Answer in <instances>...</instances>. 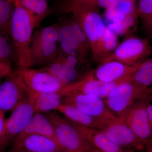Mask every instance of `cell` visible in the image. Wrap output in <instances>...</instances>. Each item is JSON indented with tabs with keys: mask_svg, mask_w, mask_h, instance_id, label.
Returning a JSON list of instances; mask_svg holds the SVG:
<instances>
[{
	"mask_svg": "<svg viewBox=\"0 0 152 152\" xmlns=\"http://www.w3.org/2000/svg\"><path fill=\"white\" fill-rule=\"evenodd\" d=\"M13 50L7 37L0 34V59L10 61Z\"/></svg>",
	"mask_w": 152,
	"mask_h": 152,
	"instance_id": "cell-30",
	"label": "cell"
},
{
	"mask_svg": "<svg viewBox=\"0 0 152 152\" xmlns=\"http://www.w3.org/2000/svg\"><path fill=\"white\" fill-rule=\"evenodd\" d=\"M59 26L58 41L61 50L85 63L90 53L91 45L78 22L72 16Z\"/></svg>",
	"mask_w": 152,
	"mask_h": 152,
	"instance_id": "cell-3",
	"label": "cell"
},
{
	"mask_svg": "<svg viewBox=\"0 0 152 152\" xmlns=\"http://www.w3.org/2000/svg\"><path fill=\"white\" fill-rule=\"evenodd\" d=\"M136 11L148 37L152 39V0H140Z\"/></svg>",
	"mask_w": 152,
	"mask_h": 152,
	"instance_id": "cell-27",
	"label": "cell"
},
{
	"mask_svg": "<svg viewBox=\"0 0 152 152\" xmlns=\"http://www.w3.org/2000/svg\"><path fill=\"white\" fill-rule=\"evenodd\" d=\"M5 113L0 110V152H3L9 144L5 136Z\"/></svg>",
	"mask_w": 152,
	"mask_h": 152,
	"instance_id": "cell-31",
	"label": "cell"
},
{
	"mask_svg": "<svg viewBox=\"0 0 152 152\" xmlns=\"http://www.w3.org/2000/svg\"><path fill=\"white\" fill-rule=\"evenodd\" d=\"M35 113L32 101L28 95L6 119V139L9 145L24 130Z\"/></svg>",
	"mask_w": 152,
	"mask_h": 152,
	"instance_id": "cell-11",
	"label": "cell"
},
{
	"mask_svg": "<svg viewBox=\"0 0 152 152\" xmlns=\"http://www.w3.org/2000/svg\"><path fill=\"white\" fill-rule=\"evenodd\" d=\"M145 107L150 121L152 124V104L150 103L148 98L145 100Z\"/></svg>",
	"mask_w": 152,
	"mask_h": 152,
	"instance_id": "cell-33",
	"label": "cell"
},
{
	"mask_svg": "<svg viewBox=\"0 0 152 152\" xmlns=\"http://www.w3.org/2000/svg\"><path fill=\"white\" fill-rule=\"evenodd\" d=\"M152 93V88L144 89L130 78L117 85L104 100L112 113L119 118L136 103L148 99Z\"/></svg>",
	"mask_w": 152,
	"mask_h": 152,
	"instance_id": "cell-5",
	"label": "cell"
},
{
	"mask_svg": "<svg viewBox=\"0 0 152 152\" xmlns=\"http://www.w3.org/2000/svg\"><path fill=\"white\" fill-rule=\"evenodd\" d=\"M13 72L10 61L0 59V79L7 77Z\"/></svg>",
	"mask_w": 152,
	"mask_h": 152,
	"instance_id": "cell-32",
	"label": "cell"
},
{
	"mask_svg": "<svg viewBox=\"0 0 152 152\" xmlns=\"http://www.w3.org/2000/svg\"><path fill=\"white\" fill-rule=\"evenodd\" d=\"M135 104L120 118L139 138L145 141L152 140V124L145 107V100Z\"/></svg>",
	"mask_w": 152,
	"mask_h": 152,
	"instance_id": "cell-10",
	"label": "cell"
},
{
	"mask_svg": "<svg viewBox=\"0 0 152 152\" xmlns=\"http://www.w3.org/2000/svg\"><path fill=\"white\" fill-rule=\"evenodd\" d=\"M58 10L61 13L71 14L78 22L88 38L92 53L106 26L99 9L94 6L91 0H66L60 2Z\"/></svg>",
	"mask_w": 152,
	"mask_h": 152,
	"instance_id": "cell-1",
	"label": "cell"
},
{
	"mask_svg": "<svg viewBox=\"0 0 152 152\" xmlns=\"http://www.w3.org/2000/svg\"><path fill=\"white\" fill-rule=\"evenodd\" d=\"M58 43L48 41H31V56L33 66L48 64L58 55Z\"/></svg>",
	"mask_w": 152,
	"mask_h": 152,
	"instance_id": "cell-18",
	"label": "cell"
},
{
	"mask_svg": "<svg viewBox=\"0 0 152 152\" xmlns=\"http://www.w3.org/2000/svg\"><path fill=\"white\" fill-rule=\"evenodd\" d=\"M64 152V151H60V152Z\"/></svg>",
	"mask_w": 152,
	"mask_h": 152,
	"instance_id": "cell-36",
	"label": "cell"
},
{
	"mask_svg": "<svg viewBox=\"0 0 152 152\" xmlns=\"http://www.w3.org/2000/svg\"><path fill=\"white\" fill-rule=\"evenodd\" d=\"M13 1L0 0V34L10 35L11 21L13 13Z\"/></svg>",
	"mask_w": 152,
	"mask_h": 152,
	"instance_id": "cell-28",
	"label": "cell"
},
{
	"mask_svg": "<svg viewBox=\"0 0 152 152\" xmlns=\"http://www.w3.org/2000/svg\"><path fill=\"white\" fill-rule=\"evenodd\" d=\"M140 64L131 66L118 62H108L100 64L94 74L97 79L102 81H116L131 77Z\"/></svg>",
	"mask_w": 152,
	"mask_h": 152,
	"instance_id": "cell-16",
	"label": "cell"
},
{
	"mask_svg": "<svg viewBox=\"0 0 152 152\" xmlns=\"http://www.w3.org/2000/svg\"><path fill=\"white\" fill-rule=\"evenodd\" d=\"M28 96L12 72L0 84V110L12 112Z\"/></svg>",
	"mask_w": 152,
	"mask_h": 152,
	"instance_id": "cell-13",
	"label": "cell"
},
{
	"mask_svg": "<svg viewBox=\"0 0 152 152\" xmlns=\"http://www.w3.org/2000/svg\"><path fill=\"white\" fill-rule=\"evenodd\" d=\"M46 114L53 126L55 141L63 151L93 152L96 149L71 121L53 112Z\"/></svg>",
	"mask_w": 152,
	"mask_h": 152,
	"instance_id": "cell-4",
	"label": "cell"
},
{
	"mask_svg": "<svg viewBox=\"0 0 152 152\" xmlns=\"http://www.w3.org/2000/svg\"><path fill=\"white\" fill-rule=\"evenodd\" d=\"M131 80L136 85L144 89L152 86V58L141 63L133 74Z\"/></svg>",
	"mask_w": 152,
	"mask_h": 152,
	"instance_id": "cell-26",
	"label": "cell"
},
{
	"mask_svg": "<svg viewBox=\"0 0 152 152\" xmlns=\"http://www.w3.org/2000/svg\"><path fill=\"white\" fill-rule=\"evenodd\" d=\"M64 95L63 104L75 107L106 126L119 119L106 104L103 99L93 95L70 93Z\"/></svg>",
	"mask_w": 152,
	"mask_h": 152,
	"instance_id": "cell-8",
	"label": "cell"
},
{
	"mask_svg": "<svg viewBox=\"0 0 152 152\" xmlns=\"http://www.w3.org/2000/svg\"><path fill=\"white\" fill-rule=\"evenodd\" d=\"M101 131L105 133L111 140L121 147L124 150L125 148H139L148 142L139 138L120 119L106 126Z\"/></svg>",
	"mask_w": 152,
	"mask_h": 152,
	"instance_id": "cell-15",
	"label": "cell"
},
{
	"mask_svg": "<svg viewBox=\"0 0 152 152\" xmlns=\"http://www.w3.org/2000/svg\"><path fill=\"white\" fill-rule=\"evenodd\" d=\"M94 74V71L91 70L87 71L79 80L64 87L61 93L63 94L77 93L93 95L104 99L117 85L131 77L116 81L104 82L95 79Z\"/></svg>",
	"mask_w": 152,
	"mask_h": 152,
	"instance_id": "cell-9",
	"label": "cell"
},
{
	"mask_svg": "<svg viewBox=\"0 0 152 152\" xmlns=\"http://www.w3.org/2000/svg\"><path fill=\"white\" fill-rule=\"evenodd\" d=\"M31 135H40L55 140L53 126L46 114L35 113L24 130L14 140Z\"/></svg>",
	"mask_w": 152,
	"mask_h": 152,
	"instance_id": "cell-19",
	"label": "cell"
},
{
	"mask_svg": "<svg viewBox=\"0 0 152 152\" xmlns=\"http://www.w3.org/2000/svg\"><path fill=\"white\" fill-rule=\"evenodd\" d=\"M138 19L136 11L125 17L121 21L110 23L107 26L118 37H127L133 35L132 33L137 29Z\"/></svg>",
	"mask_w": 152,
	"mask_h": 152,
	"instance_id": "cell-25",
	"label": "cell"
},
{
	"mask_svg": "<svg viewBox=\"0 0 152 152\" xmlns=\"http://www.w3.org/2000/svg\"><path fill=\"white\" fill-rule=\"evenodd\" d=\"M137 3V1L134 0H118L116 4L106 10V19L111 23L121 21L136 11Z\"/></svg>",
	"mask_w": 152,
	"mask_h": 152,
	"instance_id": "cell-24",
	"label": "cell"
},
{
	"mask_svg": "<svg viewBox=\"0 0 152 152\" xmlns=\"http://www.w3.org/2000/svg\"><path fill=\"white\" fill-rule=\"evenodd\" d=\"M28 95L32 101L36 113H47L57 110L63 104L64 95L61 92Z\"/></svg>",
	"mask_w": 152,
	"mask_h": 152,
	"instance_id": "cell-22",
	"label": "cell"
},
{
	"mask_svg": "<svg viewBox=\"0 0 152 152\" xmlns=\"http://www.w3.org/2000/svg\"><path fill=\"white\" fill-rule=\"evenodd\" d=\"M79 63L75 57L66 54L59 48L55 59L41 69L50 74L65 86L81 78L79 76L76 69Z\"/></svg>",
	"mask_w": 152,
	"mask_h": 152,
	"instance_id": "cell-12",
	"label": "cell"
},
{
	"mask_svg": "<svg viewBox=\"0 0 152 152\" xmlns=\"http://www.w3.org/2000/svg\"><path fill=\"white\" fill-rule=\"evenodd\" d=\"M146 152H152V145H151L149 148L147 150Z\"/></svg>",
	"mask_w": 152,
	"mask_h": 152,
	"instance_id": "cell-34",
	"label": "cell"
},
{
	"mask_svg": "<svg viewBox=\"0 0 152 152\" xmlns=\"http://www.w3.org/2000/svg\"><path fill=\"white\" fill-rule=\"evenodd\" d=\"M73 123L85 139L95 148L103 152H116L125 151L121 147L111 140L102 131L86 127Z\"/></svg>",
	"mask_w": 152,
	"mask_h": 152,
	"instance_id": "cell-17",
	"label": "cell"
},
{
	"mask_svg": "<svg viewBox=\"0 0 152 152\" xmlns=\"http://www.w3.org/2000/svg\"><path fill=\"white\" fill-rule=\"evenodd\" d=\"M151 145H152V143Z\"/></svg>",
	"mask_w": 152,
	"mask_h": 152,
	"instance_id": "cell-37",
	"label": "cell"
},
{
	"mask_svg": "<svg viewBox=\"0 0 152 152\" xmlns=\"http://www.w3.org/2000/svg\"><path fill=\"white\" fill-rule=\"evenodd\" d=\"M11 149L5 152H58L63 151L54 139L40 135H31L14 140Z\"/></svg>",
	"mask_w": 152,
	"mask_h": 152,
	"instance_id": "cell-14",
	"label": "cell"
},
{
	"mask_svg": "<svg viewBox=\"0 0 152 152\" xmlns=\"http://www.w3.org/2000/svg\"><path fill=\"white\" fill-rule=\"evenodd\" d=\"M19 4L27 12L35 28L49 15L51 10L46 0H18Z\"/></svg>",
	"mask_w": 152,
	"mask_h": 152,
	"instance_id": "cell-23",
	"label": "cell"
},
{
	"mask_svg": "<svg viewBox=\"0 0 152 152\" xmlns=\"http://www.w3.org/2000/svg\"><path fill=\"white\" fill-rule=\"evenodd\" d=\"M69 121L76 124L102 130L105 127L103 123L83 113L75 107L63 104L57 110Z\"/></svg>",
	"mask_w": 152,
	"mask_h": 152,
	"instance_id": "cell-20",
	"label": "cell"
},
{
	"mask_svg": "<svg viewBox=\"0 0 152 152\" xmlns=\"http://www.w3.org/2000/svg\"><path fill=\"white\" fill-rule=\"evenodd\" d=\"M14 10L11 21L10 36L13 51L19 69L31 68L33 66L31 45L34 27L27 12L18 0L13 1Z\"/></svg>",
	"mask_w": 152,
	"mask_h": 152,
	"instance_id": "cell-2",
	"label": "cell"
},
{
	"mask_svg": "<svg viewBox=\"0 0 152 152\" xmlns=\"http://www.w3.org/2000/svg\"><path fill=\"white\" fill-rule=\"evenodd\" d=\"M59 30V26L56 24L36 29L33 33L32 40L58 43Z\"/></svg>",
	"mask_w": 152,
	"mask_h": 152,
	"instance_id": "cell-29",
	"label": "cell"
},
{
	"mask_svg": "<svg viewBox=\"0 0 152 152\" xmlns=\"http://www.w3.org/2000/svg\"><path fill=\"white\" fill-rule=\"evenodd\" d=\"M152 53V47L148 39L131 35L126 37L116 48L100 64L117 61L134 66L148 59Z\"/></svg>",
	"mask_w": 152,
	"mask_h": 152,
	"instance_id": "cell-6",
	"label": "cell"
},
{
	"mask_svg": "<svg viewBox=\"0 0 152 152\" xmlns=\"http://www.w3.org/2000/svg\"><path fill=\"white\" fill-rule=\"evenodd\" d=\"M93 152H103L101 151H99V150L97 149H95L94 150V151H93ZM126 152L125 151H121V152Z\"/></svg>",
	"mask_w": 152,
	"mask_h": 152,
	"instance_id": "cell-35",
	"label": "cell"
},
{
	"mask_svg": "<svg viewBox=\"0 0 152 152\" xmlns=\"http://www.w3.org/2000/svg\"><path fill=\"white\" fill-rule=\"evenodd\" d=\"M13 74L28 95L61 92L65 87L54 77L42 69H18L13 71Z\"/></svg>",
	"mask_w": 152,
	"mask_h": 152,
	"instance_id": "cell-7",
	"label": "cell"
},
{
	"mask_svg": "<svg viewBox=\"0 0 152 152\" xmlns=\"http://www.w3.org/2000/svg\"><path fill=\"white\" fill-rule=\"evenodd\" d=\"M118 37L106 26L103 36L98 41L92 56L96 62H102L118 45Z\"/></svg>",
	"mask_w": 152,
	"mask_h": 152,
	"instance_id": "cell-21",
	"label": "cell"
}]
</instances>
